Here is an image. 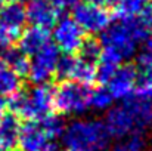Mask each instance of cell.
Returning <instances> with one entry per match:
<instances>
[{"mask_svg": "<svg viewBox=\"0 0 152 151\" xmlns=\"http://www.w3.org/2000/svg\"><path fill=\"white\" fill-rule=\"evenodd\" d=\"M18 145L21 151H46L50 147V139L36 122H28L21 126Z\"/></svg>", "mask_w": 152, "mask_h": 151, "instance_id": "cell-13", "label": "cell"}, {"mask_svg": "<svg viewBox=\"0 0 152 151\" xmlns=\"http://www.w3.org/2000/svg\"><path fill=\"white\" fill-rule=\"evenodd\" d=\"M124 147L129 151H143L146 147V142H145L142 133H133V135L127 136Z\"/></svg>", "mask_w": 152, "mask_h": 151, "instance_id": "cell-25", "label": "cell"}, {"mask_svg": "<svg viewBox=\"0 0 152 151\" xmlns=\"http://www.w3.org/2000/svg\"><path fill=\"white\" fill-rule=\"evenodd\" d=\"M27 22L25 7L18 1H4L0 6V27L13 34L16 39Z\"/></svg>", "mask_w": 152, "mask_h": 151, "instance_id": "cell-12", "label": "cell"}, {"mask_svg": "<svg viewBox=\"0 0 152 151\" xmlns=\"http://www.w3.org/2000/svg\"><path fill=\"white\" fill-rule=\"evenodd\" d=\"M49 31L48 28L31 25L19 36V49L25 55H34L46 45H49Z\"/></svg>", "mask_w": 152, "mask_h": 151, "instance_id": "cell-14", "label": "cell"}, {"mask_svg": "<svg viewBox=\"0 0 152 151\" xmlns=\"http://www.w3.org/2000/svg\"><path fill=\"white\" fill-rule=\"evenodd\" d=\"M68 151H80V150H71V148H69V150H68Z\"/></svg>", "mask_w": 152, "mask_h": 151, "instance_id": "cell-35", "label": "cell"}, {"mask_svg": "<svg viewBox=\"0 0 152 151\" xmlns=\"http://www.w3.org/2000/svg\"><path fill=\"white\" fill-rule=\"evenodd\" d=\"M108 133L111 138L123 139L133 133H142L140 123L137 120V116L134 113V108L132 105L130 99H127L124 104L111 107L106 111L105 122H103Z\"/></svg>", "mask_w": 152, "mask_h": 151, "instance_id": "cell-5", "label": "cell"}, {"mask_svg": "<svg viewBox=\"0 0 152 151\" xmlns=\"http://www.w3.org/2000/svg\"><path fill=\"white\" fill-rule=\"evenodd\" d=\"M21 88V79L0 59V96H10Z\"/></svg>", "mask_w": 152, "mask_h": 151, "instance_id": "cell-19", "label": "cell"}, {"mask_svg": "<svg viewBox=\"0 0 152 151\" xmlns=\"http://www.w3.org/2000/svg\"><path fill=\"white\" fill-rule=\"evenodd\" d=\"M42 126V129L45 130V133L49 136V139H55V138H61L64 130H65V122L61 116L58 114H48L46 117H43L39 123Z\"/></svg>", "mask_w": 152, "mask_h": 151, "instance_id": "cell-20", "label": "cell"}, {"mask_svg": "<svg viewBox=\"0 0 152 151\" xmlns=\"http://www.w3.org/2000/svg\"><path fill=\"white\" fill-rule=\"evenodd\" d=\"M6 111H7V102L3 99V96H0V122L6 116Z\"/></svg>", "mask_w": 152, "mask_h": 151, "instance_id": "cell-27", "label": "cell"}, {"mask_svg": "<svg viewBox=\"0 0 152 151\" xmlns=\"http://www.w3.org/2000/svg\"><path fill=\"white\" fill-rule=\"evenodd\" d=\"M123 61L114 55L112 52L102 49V53L98 59V67H96V80L101 85H106L111 77L115 74V71L120 68V64Z\"/></svg>", "mask_w": 152, "mask_h": 151, "instance_id": "cell-16", "label": "cell"}, {"mask_svg": "<svg viewBox=\"0 0 152 151\" xmlns=\"http://www.w3.org/2000/svg\"><path fill=\"white\" fill-rule=\"evenodd\" d=\"M64 80H72L83 85H90L96 80V68L93 64L84 61L80 56L65 55L59 58L56 73Z\"/></svg>", "mask_w": 152, "mask_h": 151, "instance_id": "cell-8", "label": "cell"}, {"mask_svg": "<svg viewBox=\"0 0 152 151\" xmlns=\"http://www.w3.org/2000/svg\"><path fill=\"white\" fill-rule=\"evenodd\" d=\"M52 39L58 50H62L65 55H72L78 52L84 39V31L77 25L72 18H62L58 19L55 24Z\"/></svg>", "mask_w": 152, "mask_h": 151, "instance_id": "cell-7", "label": "cell"}, {"mask_svg": "<svg viewBox=\"0 0 152 151\" xmlns=\"http://www.w3.org/2000/svg\"><path fill=\"white\" fill-rule=\"evenodd\" d=\"M53 92L50 85H34L27 92H15L10 95L7 108L16 116L27 119L28 122H37L50 114L53 108Z\"/></svg>", "mask_w": 152, "mask_h": 151, "instance_id": "cell-3", "label": "cell"}, {"mask_svg": "<svg viewBox=\"0 0 152 151\" xmlns=\"http://www.w3.org/2000/svg\"><path fill=\"white\" fill-rule=\"evenodd\" d=\"M152 31L151 12H143L136 18L120 19L102 31V49L112 52L121 61L136 55L139 43L145 42Z\"/></svg>", "mask_w": 152, "mask_h": 151, "instance_id": "cell-1", "label": "cell"}, {"mask_svg": "<svg viewBox=\"0 0 152 151\" xmlns=\"http://www.w3.org/2000/svg\"><path fill=\"white\" fill-rule=\"evenodd\" d=\"M84 3L93 4V6H102V4L105 3V0H84Z\"/></svg>", "mask_w": 152, "mask_h": 151, "instance_id": "cell-28", "label": "cell"}, {"mask_svg": "<svg viewBox=\"0 0 152 151\" xmlns=\"http://www.w3.org/2000/svg\"><path fill=\"white\" fill-rule=\"evenodd\" d=\"M151 0H118L115 4L117 16L120 19L136 18L148 10Z\"/></svg>", "mask_w": 152, "mask_h": 151, "instance_id": "cell-18", "label": "cell"}, {"mask_svg": "<svg viewBox=\"0 0 152 151\" xmlns=\"http://www.w3.org/2000/svg\"><path fill=\"white\" fill-rule=\"evenodd\" d=\"M151 15H152V12H151Z\"/></svg>", "mask_w": 152, "mask_h": 151, "instance_id": "cell-36", "label": "cell"}, {"mask_svg": "<svg viewBox=\"0 0 152 151\" xmlns=\"http://www.w3.org/2000/svg\"><path fill=\"white\" fill-rule=\"evenodd\" d=\"M80 53H81L80 58H83L84 61H87L90 64H95L99 59V56H101V53H102L101 43H98L93 39L84 40L83 45H81V48H80Z\"/></svg>", "mask_w": 152, "mask_h": 151, "instance_id": "cell-23", "label": "cell"}, {"mask_svg": "<svg viewBox=\"0 0 152 151\" xmlns=\"http://www.w3.org/2000/svg\"><path fill=\"white\" fill-rule=\"evenodd\" d=\"M72 9V19L89 34H101L109 25V15L102 6L78 3Z\"/></svg>", "mask_w": 152, "mask_h": 151, "instance_id": "cell-9", "label": "cell"}, {"mask_svg": "<svg viewBox=\"0 0 152 151\" xmlns=\"http://www.w3.org/2000/svg\"><path fill=\"white\" fill-rule=\"evenodd\" d=\"M19 132V120L12 114H6L0 122V151L15 150V147L18 145Z\"/></svg>", "mask_w": 152, "mask_h": 151, "instance_id": "cell-15", "label": "cell"}, {"mask_svg": "<svg viewBox=\"0 0 152 151\" xmlns=\"http://www.w3.org/2000/svg\"><path fill=\"white\" fill-rule=\"evenodd\" d=\"M62 139L68 148L80 151H105L111 142L103 122L98 119L72 120L65 126Z\"/></svg>", "mask_w": 152, "mask_h": 151, "instance_id": "cell-2", "label": "cell"}, {"mask_svg": "<svg viewBox=\"0 0 152 151\" xmlns=\"http://www.w3.org/2000/svg\"><path fill=\"white\" fill-rule=\"evenodd\" d=\"M140 74H137V95L145 99L152 98V65L139 68Z\"/></svg>", "mask_w": 152, "mask_h": 151, "instance_id": "cell-22", "label": "cell"}, {"mask_svg": "<svg viewBox=\"0 0 152 151\" xmlns=\"http://www.w3.org/2000/svg\"><path fill=\"white\" fill-rule=\"evenodd\" d=\"M112 151H129V150H127L124 145H121V147H115V148H114Z\"/></svg>", "mask_w": 152, "mask_h": 151, "instance_id": "cell-29", "label": "cell"}, {"mask_svg": "<svg viewBox=\"0 0 152 151\" xmlns=\"http://www.w3.org/2000/svg\"><path fill=\"white\" fill-rule=\"evenodd\" d=\"M13 1H18V3H22V1H25V0H13Z\"/></svg>", "mask_w": 152, "mask_h": 151, "instance_id": "cell-33", "label": "cell"}, {"mask_svg": "<svg viewBox=\"0 0 152 151\" xmlns=\"http://www.w3.org/2000/svg\"><path fill=\"white\" fill-rule=\"evenodd\" d=\"M117 1H118V0H105V3H108V4H111V6H115Z\"/></svg>", "mask_w": 152, "mask_h": 151, "instance_id": "cell-30", "label": "cell"}, {"mask_svg": "<svg viewBox=\"0 0 152 151\" xmlns=\"http://www.w3.org/2000/svg\"><path fill=\"white\" fill-rule=\"evenodd\" d=\"M59 50L55 45H46L43 49L33 55L27 76L33 85L48 83L56 73V65L59 61Z\"/></svg>", "mask_w": 152, "mask_h": 151, "instance_id": "cell-6", "label": "cell"}, {"mask_svg": "<svg viewBox=\"0 0 152 151\" xmlns=\"http://www.w3.org/2000/svg\"><path fill=\"white\" fill-rule=\"evenodd\" d=\"M4 1H6V0H0V6H1V4H3Z\"/></svg>", "mask_w": 152, "mask_h": 151, "instance_id": "cell-34", "label": "cell"}, {"mask_svg": "<svg viewBox=\"0 0 152 151\" xmlns=\"http://www.w3.org/2000/svg\"><path fill=\"white\" fill-rule=\"evenodd\" d=\"M25 15L27 21H30L31 25L49 28L58 22L59 9L48 0H33L25 9Z\"/></svg>", "mask_w": 152, "mask_h": 151, "instance_id": "cell-11", "label": "cell"}, {"mask_svg": "<svg viewBox=\"0 0 152 151\" xmlns=\"http://www.w3.org/2000/svg\"><path fill=\"white\" fill-rule=\"evenodd\" d=\"M90 92L87 85L65 80L53 92V107L66 116H81L90 108Z\"/></svg>", "mask_w": 152, "mask_h": 151, "instance_id": "cell-4", "label": "cell"}, {"mask_svg": "<svg viewBox=\"0 0 152 151\" xmlns=\"http://www.w3.org/2000/svg\"><path fill=\"white\" fill-rule=\"evenodd\" d=\"M46 151H61V150H59V148H56L55 145H50V147H49V148H48Z\"/></svg>", "mask_w": 152, "mask_h": 151, "instance_id": "cell-31", "label": "cell"}, {"mask_svg": "<svg viewBox=\"0 0 152 151\" xmlns=\"http://www.w3.org/2000/svg\"><path fill=\"white\" fill-rule=\"evenodd\" d=\"M114 104V98L109 94L108 88H99L90 92V107L95 111H108Z\"/></svg>", "mask_w": 152, "mask_h": 151, "instance_id": "cell-21", "label": "cell"}, {"mask_svg": "<svg viewBox=\"0 0 152 151\" xmlns=\"http://www.w3.org/2000/svg\"><path fill=\"white\" fill-rule=\"evenodd\" d=\"M149 151H152V138H151V141H149Z\"/></svg>", "mask_w": 152, "mask_h": 151, "instance_id": "cell-32", "label": "cell"}, {"mask_svg": "<svg viewBox=\"0 0 152 151\" xmlns=\"http://www.w3.org/2000/svg\"><path fill=\"white\" fill-rule=\"evenodd\" d=\"M52 3H53V4L59 9V12H61V10L72 9L74 6H77V4H78V0H53Z\"/></svg>", "mask_w": 152, "mask_h": 151, "instance_id": "cell-26", "label": "cell"}, {"mask_svg": "<svg viewBox=\"0 0 152 151\" xmlns=\"http://www.w3.org/2000/svg\"><path fill=\"white\" fill-rule=\"evenodd\" d=\"M13 73H16L19 77L27 74L28 71V64H30V59H28V55H25L19 48H6V49L1 50V58H0Z\"/></svg>", "mask_w": 152, "mask_h": 151, "instance_id": "cell-17", "label": "cell"}, {"mask_svg": "<svg viewBox=\"0 0 152 151\" xmlns=\"http://www.w3.org/2000/svg\"><path fill=\"white\" fill-rule=\"evenodd\" d=\"M137 68H134L133 65L120 67L115 71L111 80L106 83L114 101H127L133 96L137 88Z\"/></svg>", "mask_w": 152, "mask_h": 151, "instance_id": "cell-10", "label": "cell"}, {"mask_svg": "<svg viewBox=\"0 0 152 151\" xmlns=\"http://www.w3.org/2000/svg\"><path fill=\"white\" fill-rule=\"evenodd\" d=\"M152 65V36L145 40V46L137 55V68Z\"/></svg>", "mask_w": 152, "mask_h": 151, "instance_id": "cell-24", "label": "cell"}]
</instances>
